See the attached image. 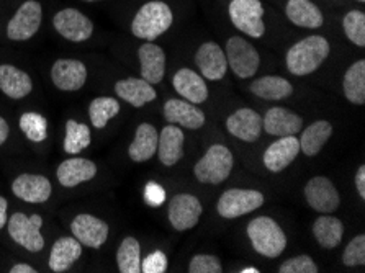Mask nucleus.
<instances>
[{
	"label": "nucleus",
	"mask_w": 365,
	"mask_h": 273,
	"mask_svg": "<svg viewBox=\"0 0 365 273\" xmlns=\"http://www.w3.org/2000/svg\"><path fill=\"white\" fill-rule=\"evenodd\" d=\"M53 26L61 36L73 43H84L93 35V24L77 9H64L54 15Z\"/></svg>",
	"instance_id": "12"
},
{
	"label": "nucleus",
	"mask_w": 365,
	"mask_h": 273,
	"mask_svg": "<svg viewBox=\"0 0 365 273\" xmlns=\"http://www.w3.org/2000/svg\"><path fill=\"white\" fill-rule=\"evenodd\" d=\"M43 218L40 215H25L16 211L7 221L9 236L15 244L29 250V252H41L44 247V237L41 234Z\"/></svg>",
	"instance_id": "5"
},
{
	"label": "nucleus",
	"mask_w": 365,
	"mask_h": 273,
	"mask_svg": "<svg viewBox=\"0 0 365 273\" xmlns=\"http://www.w3.org/2000/svg\"><path fill=\"white\" fill-rule=\"evenodd\" d=\"M158 141L159 133L156 126L151 123H141L136 128L135 138L128 148V155L133 163H146V160L153 159L158 150Z\"/></svg>",
	"instance_id": "29"
},
{
	"label": "nucleus",
	"mask_w": 365,
	"mask_h": 273,
	"mask_svg": "<svg viewBox=\"0 0 365 273\" xmlns=\"http://www.w3.org/2000/svg\"><path fill=\"white\" fill-rule=\"evenodd\" d=\"M359 2H361V4H364V2H365V0H359Z\"/></svg>",
	"instance_id": "50"
},
{
	"label": "nucleus",
	"mask_w": 365,
	"mask_h": 273,
	"mask_svg": "<svg viewBox=\"0 0 365 273\" xmlns=\"http://www.w3.org/2000/svg\"><path fill=\"white\" fill-rule=\"evenodd\" d=\"M19 126L21 133L33 143H43L48 138V120L36 111H26L21 115Z\"/></svg>",
	"instance_id": "37"
},
{
	"label": "nucleus",
	"mask_w": 365,
	"mask_h": 273,
	"mask_svg": "<svg viewBox=\"0 0 365 273\" xmlns=\"http://www.w3.org/2000/svg\"><path fill=\"white\" fill-rule=\"evenodd\" d=\"M344 96L352 105L365 103V61L359 59L349 66L342 79Z\"/></svg>",
	"instance_id": "33"
},
{
	"label": "nucleus",
	"mask_w": 365,
	"mask_h": 273,
	"mask_svg": "<svg viewBox=\"0 0 365 273\" xmlns=\"http://www.w3.org/2000/svg\"><path fill=\"white\" fill-rule=\"evenodd\" d=\"M173 9L163 0H151L138 10L131 21V33L145 41H154L173 26Z\"/></svg>",
	"instance_id": "2"
},
{
	"label": "nucleus",
	"mask_w": 365,
	"mask_h": 273,
	"mask_svg": "<svg viewBox=\"0 0 365 273\" xmlns=\"http://www.w3.org/2000/svg\"><path fill=\"white\" fill-rule=\"evenodd\" d=\"M313 237L323 249H336L344 237V225L333 215H322L313 222Z\"/></svg>",
	"instance_id": "31"
},
{
	"label": "nucleus",
	"mask_w": 365,
	"mask_h": 273,
	"mask_svg": "<svg viewBox=\"0 0 365 273\" xmlns=\"http://www.w3.org/2000/svg\"><path fill=\"white\" fill-rule=\"evenodd\" d=\"M168 270V257L163 250H154L145 260H141L143 273H164Z\"/></svg>",
	"instance_id": "42"
},
{
	"label": "nucleus",
	"mask_w": 365,
	"mask_h": 273,
	"mask_svg": "<svg viewBox=\"0 0 365 273\" xmlns=\"http://www.w3.org/2000/svg\"><path fill=\"white\" fill-rule=\"evenodd\" d=\"M247 237L254 250L267 259H277L287 249L284 230L270 216H257L247 225Z\"/></svg>",
	"instance_id": "3"
},
{
	"label": "nucleus",
	"mask_w": 365,
	"mask_h": 273,
	"mask_svg": "<svg viewBox=\"0 0 365 273\" xmlns=\"http://www.w3.org/2000/svg\"><path fill=\"white\" fill-rule=\"evenodd\" d=\"M84 2H88V4H92V2H101V0H84Z\"/></svg>",
	"instance_id": "49"
},
{
	"label": "nucleus",
	"mask_w": 365,
	"mask_h": 273,
	"mask_svg": "<svg viewBox=\"0 0 365 273\" xmlns=\"http://www.w3.org/2000/svg\"><path fill=\"white\" fill-rule=\"evenodd\" d=\"M230 20L237 30L251 38H261L265 33L264 5L261 0H231Z\"/></svg>",
	"instance_id": "8"
},
{
	"label": "nucleus",
	"mask_w": 365,
	"mask_h": 273,
	"mask_svg": "<svg viewBox=\"0 0 365 273\" xmlns=\"http://www.w3.org/2000/svg\"><path fill=\"white\" fill-rule=\"evenodd\" d=\"M262 130L270 136H293L303 130L300 115L285 107L269 108L262 118Z\"/></svg>",
	"instance_id": "20"
},
{
	"label": "nucleus",
	"mask_w": 365,
	"mask_h": 273,
	"mask_svg": "<svg viewBox=\"0 0 365 273\" xmlns=\"http://www.w3.org/2000/svg\"><path fill=\"white\" fill-rule=\"evenodd\" d=\"M228 68L233 71L237 79H249L259 71L261 56L257 49L242 36H231L225 46Z\"/></svg>",
	"instance_id": "6"
},
{
	"label": "nucleus",
	"mask_w": 365,
	"mask_h": 273,
	"mask_svg": "<svg viewBox=\"0 0 365 273\" xmlns=\"http://www.w3.org/2000/svg\"><path fill=\"white\" fill-rule=\"evenodd\" d=\"M0 91L9 98H25L33 91V81L25 71L12 64H0Z\"/></svg>",
	"instance_id": "27"
},
{
	"label": "nucleus",
	"mask_w": 365,
	"mask_h": 273,
	"mask_svg": "<svg viewBox=\"0 0 365 273\" xmlns=\"http://www.w3.org/2000/svg\"><path fill=\"white\" fill-rule=\"evenodd\" d=\"M120 113V102L113 97H97L88 105V118L97 130H102L108 125L110 120Z\"/></svg>",
	"instance_id": "35"
},
{
	"label": "nucleus",
	"mask_w": 365,
	"mask_h": 273,
	"mask_svg": "<svg viewBox=\"0 0 365 273\" xmlns=\"http://www.w3.org/2000/svg\"><path fill=\"white\" fill-rule=\"evenodd\" d=\"M87 68L79 59H58L51 68L54 87L63 92L81 91L87 82Z\"/></svg>",
	"instance_id": "15"
},
{
	"label": "nucleus",
	"mask_w": 365,
	"mask_h": 273,
	"mask_svg": "<svg viewBox=\"0 0 365 273\" xmlns=\"http://www.w3.org/2000/svg\"><path fill=\"white\" fill-rule=\"evenodd\" d=\"M138 59H140L143 79L153 86L163 82L165 74V53L161 46L146 41L138 49Z\"/></svg>",
	"instance_id": "24"
},
{
	"label": "nucleus",
	"mask_w": 365,
	"mask_h": 273,
	"mask_svg": "<svg viewBox=\"0 0 365 273\" xmlns=\"http://www.w3.org/2000/svg\"><path fill=\"white\" fill-rule=\"evenodd\" d=\"M43 7L38 0H26L19 7L7 25V36L12 41H29L40 30Z\"/></svg>",
	"instance_id": "9"
},
{
	"label": "nucleus",
	"mask_w": 365,
	"mask_h": 273,
	"mask_svg": "<svg viewBox=\"0 0 365 273\" xmlns=\"http://www.w3.org/2000/svg\"><path fill=\"white\" fill-rule=\"evenodd\" d=\"M7 210H9V202H7V198H5V197H2V195H0V230H2V227H4L5 225H7V221H9Z\"/></svg>",
	"instance_id": "45"
},
{
	"label": "nucleus",
	"mask_w": 365,
	"mask_h": 273,
	"mask_svg": "<svg viewBox=\"0 0 365 273\" xmlns=\"http://www.w3.org/2000/svg\"><path fill=\"white\" fill-rule=\"evenodd\" d=\"M342 28L352 44L359 48L365 46V14L362 10H351L342 19Z\"/></svg>",
	"instance_id": "38"
},
{
	"label": "nucleus",
	"mask_w": 365,
	"mask_h": 273,
	"mask_svg": "<svg viewBox=\"0 0 365 273\" xmlns=\"http://www.w3.org/2000/svg\"><path fill=\"white\" fill-rule=\"evenodd\" d=\"M303 193L308 205L322 215H333L341 205V195L328 177L318 175L309 178Z\"/></svg>",
	"instance_id": "11"
},
{
	"label": "nucleus",
	"mask_w": 365,
	"mask_h": 273,
	"mask_svg": "<svg viewBox=\"0 0 365 273\" xmlns=\"http://www.w3.org/2000/svg\"><path fill=\"white\" fill-rule=\"evenodd\" d=\"M203 206L195 195L177 193L168 206L170 226L175 231H189L198 225L202 218Z\"/></svg>",
	"instance_id": "10"
},
{
	"label": "nucleus",
	"mask_w": 365,
	"mask_h": 273,
	"mask_svg": "<svg viewBox=\"0 0 365 273\" xmlns=\"http://www.w3.org/2000/svg\"><path fill=\"white\" fill-rule=\"evenodd\" d=\"M184 143L185 135L179 126H164L161 136H159L156 150L161 164L165 167H173L177 163H180V159L184 158Z\"/></svg>",
	"instance_id": "25"
},
{
	"label": "nucleus",
	"mask_w": 365,
	"mask_h": 273,
	"mask_svg": "<svg viewBox=\"0 0 365 273\" xmlns=\"http://www.w3.org/2000/svg\"><path fill=\"white\" fill-rule=\"evenodd\" d=\"M12 192L16 198L26 203H46L51 198L53 187L48 177L38 174H21L12 182Z\"/></svg>",
	"instance_id": "19"
},
{
	"label": "nucleus",
	"mask_w": 365,
	"mask_h": 273,
	"mask_svg": "<svg viewBox=\"0 0 365 273\" xmlns=\"http://www.w3.org/2000/svg\"><path fill=\"white\" fill-rule=\"evenodd\" d=\"M10 273H36V270L29 264H15L12 269H10Z\"/></svg>",
	"instance_id": "47"
},
{
	"label": "nucleus",
	"mask_w": 365,
	"mask_h": 273,
	"mask_svg": "<svg viewBox=\"0 0 365 273\" xmlns=\"http://www.w3.org/2000/svg\"><path fill=\"white\" fill-rule=\"evenodd\" d=\"M265 198L261 192L251 188H230L221 193L217 203V211L221 218L236 220L240 216L252 213L261 208Z\"/></svg>",
	"instance_id": "7"
},
{
	"label": "nucleus",
	"mask_w": 365,
	"mask_h": 273,
	"mask_svg": "<svg viewBox=\"0 0 365 273\" xmlns=\"http://www.w3.org/2000/svg\"><path fill=\"white\" fill-rule=\"evenodd\" d=\"M91 141H92L91 128L84 123H79V121L76 120H68V123H66L64 143H63V148L66 153L71 155L79 154L91 146Z\"/></svg>",
	"instance_id": "36"
},
{
	"label": "nucleus",
	"mask_w": 365,
	"mask_h": 273,
	"mask_svg": "<svg viewBox=\"0 0 365 273\" xmlns=\"http://www.w3.org/2000/svg\"><path fill=\"white\" fill-rule=\"evenodd\" d=\"M56 175L64 188H74L97 175V164L84 158H69L59 164Z\"/></svg>",
	"instance_id": "23"
},
{
	"label": "nucleus",
	"mask_w": 365,
	"mask_h": 273,
	"mask_svg": "<svg viewBox=\"0 0 365 273\" xmlns=\"http://www.w3.org/2000/svg\"><path fill=\"white\" fill-rule=\"evenodd\" d=\"M331 53L329 41L324 36L303 38L287 51L285 64L293 76H309L322 68Z\"/></svg>",
	"instance_id": "1"
},
{
	"label": "nucleus",
	"mask_w": 365,
	"mask_h": 273,
	"mask_svg": "<svg viewBox=\"0 0 365 273\" xmlns=\"http://www.w3.org/2000/svg\"><path fill=\"white\" fill-rule=\"evenodd\" d=\"M319 269L309 255H295L289 260L282 262L279 273H318Z\"/></svg>",
	"instance_id": "40"
},
{
	"label": "nucleus",
	"mask_w": 365,
	"mask_h": 273,
	"mask_svg": "<svg viewBox=\"0 0 365 273\" xmlns=\"http://www.w3.org/2000/svg\"><path fill=\"white\" fill-rule=\"evenodd\" d=\"M354 183H356V190L359 193V197H361V200H365V165H361L357 169Z\"/></svg>",
	"instance_id": "44"
},
{
	"label": "nucleus",
	"mask_w": 365,
	"mask_h": 273,
	"mask_svg": "<svg viewBox=\"0 0 365 273\" xmlns=\"http://www.w3.org/2000/svg\"><path fill=\"white\" fill-rule=\"evenodd\" d=\"M331 136H333V125L329 121H314V123L303 130L302 138H298V141H300V153L305 154L307 158H314V155L322 153V149L326 146Z\"/></svg>",
	"instance_id": "30"
},
{
	"label": "nucleus",
	"mask_w": 365,
	"mask_h": 273,
	"mask_svg": "<svg viewBox=\"0 0 365 273\" xmlns=\"http://www.w3.org/2000/svg\"><path fill=\"white\" fill-rule=\"evenodd\" d=\"M235 165L233 153L225 144H213L193 165V175L205 185H220L228 180Z\"/></svg>",
	"instance_id": "4"
},
{
	"label": "nucleus",
	"mask_w": 365,
	"mask_h": 273,
	"mask_svg": "<svg viewBox=\"0 0 365 273\" xmlns=\"http://www.w3.org/2000/svg\"><path fill=\"white\" fill-rule=\"evenodd\" d=\"M10 135V126L7 123V120L0 116V146H4L5 141L9 139Z\"/></svg>",
	"instance_id": "46"
},
{
	"label": "nucleus",
	"mask_w": 365,
	"mask_h": 273,
	"mask_svg": "<svg viewBox=\"0 0 365 273\" xmlns=\"http://www.w3.org/2000/svg\"><path fill=\"white\" fill-rule=\"evenodd\" d=\"M190 273H221L223 265L218 257L208 254H198L190 260L189 264Z\"/></svg>",
	"instance_id": "41"
},
{
	"label": "nucleus",
	"mask_w": 365,
	"mask_h": 273,
	"mask_svg": "<svg viewBox=\"0 0 365 273\" xmlns=\"http://www.w3.org/2000/svg\"><path fill=\"white\" fill-rule=\"evenodd\" d=\"M145 200L146 202L154 206H161L165 202V190L156 182H149L145 187Z\"/></svg>",
	"instance_id": "43"
},
{
	"label": "nucleus",
	"mask_w": 365,
	"mask_h": 273,
	"mask_svg": "<svg viewBox=\"0 0 365 273\" xmlns=\"http://www.w3.org/2000/svg\"><path fill=\"white\" fill-rule=\"evenodd\" d=\"M241 273H259V270L257 269H254V267H246V269H242V270H240Z\"/></svg>",
	"instance_id": "48"
},
{
	"label": "nucleus",
	"mask_w": 365,
	"mask_h": 273,
	"mask_svg": "<svg viewBox=\"0 0 365 273\" xmlns=\"http://www.w3.org/2000/svg\"><path fill=\"white\" fill-rule=\"evenodd\" d=\"M342 264L346 267H362L365 265V236L359 234L347 244L342 254Z\"/></svg>",
	"instance_id": "39"
},
{
	"label": "nucleus",
	"mask_w": 365,
	"mask_h": 273,
	"mask_svg": "<svg viewBox=\"0 0 365 273\" xmlns=\"http://www.w3.org/2000/svg\"><path fill=\"white\" fill-rule=\"evenodd\" d=\"M164 118L169 125H179L187 130H200L207 121L198 105L187 102L184 98H170L164 103Z\"/></svg>",
	"instance_id": "17"
},
{
	"label": "nucleus",
	"mask_w": 365,
	"mask_h": 273,
	"mask_svg": "<svg viewBox=\"0 0 365 273\" xmlns=\"http://www.w3.org/2000/svg\"><path fill=\"white\" fill-rule=\"evenodd\" d=\"M173 86L179 96L187 102L200 105L208 100V87L203 77L189 68H182L174 74Z\"/></svg>",
	"instance_id": "21"
},
{
	"label": "nucleus",
	"mask_w": 365,
	"mask_h": 273,
	"mask_svg": "<svg viewBox=\"0 0 365 273\" xmlns=\"http://www.w3.org/2000/svg\"><path fill=\"white\" fill-rule=\"evenodd\" d=\"M71 231H73V236L82 246L91 249H101L107 242L110 227L107 222L97 218V216L81 213L71 222Z\"/></svg>",
	"instance_id": "13"
},
{
	"label": "nucleus",
	"mask_w": 365,
	"mask_h": 273,
	"mask_svg": "<svg viewBox=\"0 0 365 273\" xmlns=\"http://www.w3.org/2000/svg\"><path fill=\"white\" fill-rule=\"evenodd\" d=\"M285 15L293 25L307 28V30H318L324 24L323 12L312 0H289Z\"/></svg>",
	"instance_id": "28"
},
{
	"label": "nucleus",
	"mask_w": 365,
	"mask_h": 273,
	"mask_svg": "<svg viewBox=\"0 0 365 273\" xmlns=\"http://www.w3.org/2000/svg\"><path fill=\"white\" fill-rule=\"evenodd\" d=\"M195 64L203 79L221 81L228 71V61L223 48L215 41L203 43L195 53Z\"/></svg>",
	"instance_id": "14"
},
{
	"label": "nucleus",
	"mask_w": 365,
	"mask_h": 273,
	"mask_svg": "<svg viewBox=\"0 0 365 273\" xmlns=\"http://www.w3.org/2000/svg\"><path fill=\"white\" fill-rule=\"evenodd\" d=\"M115 93L120 100H125L126 103L135 108L145 107L146 103H151L158 98L156 88L153 83L146 82L145 79H136V77H128L121 79L115 83Z\"/></svg>",
	"instance_id": "22"
},
{
	"label": "nucleus",
	"mask_w": 365,
	"mask_h": 273,
	"mask_svg": "<svg viewBox=\"0 0 365 273\" xmlns=\"http://www.w3.org/2000/svg\"><path fill=\"white\" fill-rule=\"evenodd\" d=\"M298 154H300V141H298V138L295 135L282 136L265 149L262 163L269 172L280 174L297 159Z\"/></svg>",
	"instance_id": "16"
},
{
	"label": "nucleus",
	"mask_w": 365,
	"mask_h": 273,
	"mask_svg": "<svg viewBox=\"0 0 365 273\" xmlns=\"http://www.w3.org/2000/svg\"><path fill=\"white\" fill-rule=\"evenodd\" d=\"M249 88H251V92L254 93V96L259 98L269 100V102L289 98L293 93L292 83L280 76L259 77V79L251 82Z\"/></svg>",
	"instance_id": "32"
},
{
	"label": "nucleus",
	"mask_w": 365,
	"mask_h": 273,
	"mask_svg": "<svg viewBox=\"0 0 365 273\" xmlns=\"http://www.w3.org/2000/svg\"><path fill=\"white\" fill-rule=\"evenodd\" d=\"M226 130L241 141L254 143L262 135V116L252 108H240L226 118Z\"/></svg>",
	"instance_id": "18"
},
{
	"label": "nucleus",
	"mask_w": 365,
	"mask_h": 273,
	"mask_svg": "<svg viewBox=\"0 0 365 273\" xmlns=\"http://www.w3.org/2000/svg\"><path fill=\"white\" fill-rule=\"evenodd\" d=\"M117 265L121 273L141 272V244L136 237L128 236L121 241L117 250Z\"/></svg>",
	"instance_id": "34"
},
{
	"label": "nucleus",
	"mask_w": 365,
	"mask_h": 273,
	"mask_svg": "<svg viewBox=\"0 0 365 273\" xmlns=\"http://www.w3.org/2000/svg\"><path fill=\"white\" fill-rule=\"evenodd\" d=\"M82 257V244L73 237H59L53 244L51 252H49V270L54 273H63L69 270L77 260Z\"/></svg>",
	"instance_id": "26"
}]
</instances>
